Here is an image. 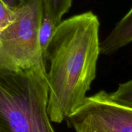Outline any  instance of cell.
Instances as JSON below:
<instances>
[{
	"label": "cell",
	"instance_id": "cell-1",
	"mask_svg": "<svg viewBox=\"0 0 132 132\" xmlns=\"http://www.w3.org/2000/svg\"><path fill=\"white\" fill-rule=\"evenodd\" d=\"M99 25L97 16L88 11L57 27L44 55L49 65L48 113L52 122L67 120L87 97L101 54Z\"/></svg>",
	"mask_w": 132,
	"mask_h": 132
},
{
	"label": "cell",
	"instance_id": "cell-2",
	"mask_svg": "<svg viewBox=\"0 0 132 132\" xmlns=\"http://www.w3.org/2000/svg\"><path fill=\"white\" fill-rule=\"evenodd\" d=\"M48 96L45 62L23 69L0 62V132H55Z\"/></svg>",
	"mask_w": 132,
	"mask_h": 132
},
{
	"label": "cell",
	"instance_id": "cell-3",
	"mask_svg": "<svg viewBox=\"0 0 132 132\" xmlns=\"http://www.w3.org/2000/svg\"><path fill=\"white\" fill-rule=\"evenodd\" d=\"M45 10L42 0H29L14 10L11 23L0 32V62L28 68L45 62L39 34Z\"/></svg>",
	"mask_w": 132,
	"mask_h": 132
},
{
	"label": "cell",
	"instance_id": "cell-4",
	"mask_svg": "<svg viewBox=\"0 0 132 132\" xmlns=\"http://www.w3.org/2000/svg\"><path fill=\"white\" fill-rule=\"evenodd\" d=\"M67 121L75 130L88 126L106 132H132V108L116 103L101 90L87 97Z\"/></svg>",
	"mask_w": 132,
	"mask_h": 132
},
{
	"label": "cell",
	"instance_id": "cell-5",
	"mask_svg": "<svg viewBox=\"0 0 132 132\" xmlns=\"http://www.w3.org/2000/svg\"><path fill=\"white\" fill-rule=\"evenodd\" d=\"M132 41V7L100 44L101 54L110 55Z\"/></svg>",
	"mask_w": 132,
	"mask_h": 132
},
{
	"label": "cell",
	"instance_id": "cell-6",
	"mask_svg": "<svg viewBox=\"0 0 132 132\" xmlns=\"http://www.w3.org/2000/svg\"><path fill=\"white\" fill-rule=\"evenodd\" d=\"M46 14L56 25L62 21L63 15L69 10L72 0H42Z\"/></svg>",
	"mask_w": 132,
	"mask_h": 132
},
{
	"label": "cell",
	"instance_id": "cell-7",
	"mask_svg": "<svg viewBox=\"0 0 132 132\" xmlns=\"http://www.w3.org/2000/svg\"><path fill=\"white\" fill-rule=\"evenodd\" d=\"M57 27V25H56L46 14H44L39 34L40 47L43 56L55 34Z\"/></svg>",
	"mask_w": 132,
	"mask_h": 132
},
{
	"label": "cell",
	"instance_id": "cell-8",
	"mask_svg": "<svg viewBox=\"0 0 132 132\" xmlns=\"http://www.w3.org/2000/svg\"><path fill=\"white\" fill-rule=\"evenodd\" d=\"M109 95L116 103L132 108V79L120 84L117 90Z\"/></svg>",
	"mask_w": 132,
	"mask_h": 132
},
{
	"label": "cell",
	"instance_id": "cell-9",
	"mask_svg": "<svg viewBox=\"0 0 132 132\" xmlns=\"http://www.w3.org/2000/svg\"><path fill=\"white\" fill-rule=\"evenodd\" d=\"M14 10L9 9L0 1V28L4 29L13 20Z\"/></svg>",
	"mask_w": 132,
	"mask_h": 132
},
{
	"label": "cell",
	"instance_id": "cell-10",
	"mask_svg": "<svg viewBox=\"0 0 132 132\" xmlns=\"http://www.w3.org/2000/svg\"><path fill=\"white\" fill-rule=\"evenodd\" d=\"M6 6L14 10L27 3L29 0H0Z\"/></svg>",
	"mask_w": 132,
	"mask_h": 132
},
{
	"label": "cell",
	"instance_id": "cell-11",
	"mask_svg": "<svg viewBox=\"0 0 132 132\" xmlns=\"http://www.w3.org/2000/svg\"><path fill=\"white\" fill-rule=\"evenodd\" d=\"M76 132H106L104 130H100V129L92 128L88 126H82V127L78 128L76 129Z\"/></svg>",
	"mask_w": 132,
	"mask_h": 132
},
{
	"label": "cell",
	"instance_id": "cell-12",
	"mask_svg": "<svg viewBox=\"0 0 132 132\" xmlns=\"http://www.w3.org/2000/svg\"><path fill=\"white\" fill-rule=\"evenodd\" d=\"M1 30H2V29H1V28H0V32H1Z\"/></svg>",
	"mask_w": 132,
	"mask_h": 132
}]
</instances>
